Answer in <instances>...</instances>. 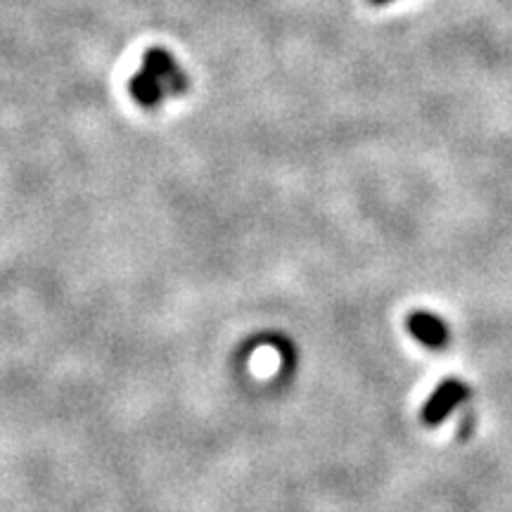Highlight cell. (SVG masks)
I'll list each match as a JSON object with an SVG mask.
<instances>
[{"instance_id": "obj_1", "label": "cell", "mask_w": 512, "mask_h": 512, "mask_svg": "<svg viewBox=\"0 0 512 512\" xmlns=\"http://www.w3.org/2000/svg\"><path fill=\"white\" fill-rule=\"evenodd\" d=\"M188 88L190 76L176 55L162 46L147 48L140 57L138 72L128 79V95L143 110H155L164 100L188 93Z\"/></svg>"}, {"instance_id": "obj_2", "label": "cell", "mask_w": 512, "mask_h": 512, "mask_svg": "<svg viewBox=\"0 0 512 512\" xmlns=\"http://www.w3.org/2000/svg\"><path fill=\"white\" fill-rule=\"evenodd\" d=\"M467 399V387L460 380H446L437 392L432 394L430 403L425 406V420L430 422V425H437L446 418L448 413L453 411V408L458 406V403H463Z\"/></svg>"}, {"instance_id": "obj_3", "label": "cell", "mask_w": 512, "mask_h": 512, "mask_svg": "<svg viewBox=\"0 0 512 512\" xmlns=\"http://www.w3.org/2000/svg\"><path fill=\"white\" fill-rule=\"evenodd\" d=\"M408 328L415 337L420 339L422 344H427V347H444L446 344V328L444 323H441L439 318L430 316V313H415L411 316V323H408Z\"/></svg>"}]
</instances>
